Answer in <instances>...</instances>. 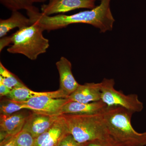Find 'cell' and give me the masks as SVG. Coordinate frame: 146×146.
I'll use <instances>...</instances> for the list:
<instances>
[{
  "label": "cell",
  "instance_id": "cell-15",
  "mask_svg": "<svg viewBox=\"0 0 146 146\" xmlns=\"http://www.w3.org/2000/svg\"><path fill=\"white\" fill-rule=\"evenodd\" d=\"M31 24L29 18L18 11H12L9 18L0 20V38L6 36L7 33L13 29L18 28L19 29Z\"/></svg>",
  "mask_w": 146,
  "mask_h": 146
},
{
  "label": "cell",
  "instance_id": "cell-12",
  "mask_svg": "<svg viewBox=\"0 0 146 146\" xmlns=\"http://www.w3.org/2000/svg\"><path fill=\"white\" fill-rule=\"evenodd\" d=\"M108 106L101 100L89 103L69 100L61 109V115H90L102 113Z\"/></svg>",
  "mask_w": 146,
  "mask_h": 146
},
{
  "label": "cell",
  "instance_id": "cell-8",
  "mask_svg": "<svg viewBox=\"0 0 146 146\" xmlns=\"http://www.w3.org/2000/svg\"><path fill=\"white\" fill-rule=\"evenodd\" d=\"M70 134L65 118L61 115L49 129L35 138L34 146H57Z\"/></svg>",
  "mask_w": 146,
  "mask_h": 146
},
{
  "label": "cell",
  "instance_id": "cell-9",
  "mask_svg": "<svg viewBox=\"0 0 146 146\" xmlns=\"http://www.w3.org/2000/svg\"><path fill=\"white\" fill-rule=\"evenodd\" d=\"M30 114L20 111L11 115L1 114V141L7 136H16L21 132Z\"/></svg>",
  "mask_w": 146,
  "mask_h": 146
},
{
  "label": "cell",
  "instance_id": "cell-5",
  "mask_svg": "<svg viewBox=\"0 0 146 146\" xmlns=\"http://www.w3.org/2000/svg\"><path fill=\"white\" fill-rule=\"evenodd\" d=\"M101 83V100L108 107L120 106L133 112H141L144 108L143 104L138 99V95H126L114 88L113 79L104 78Z\"/></svg>",
  "mask_w": 146,
  "mask_h": 146
},
{
  "label": "cell",
  "instance_id": "cell-24",
  "mask_svg": "<svg viewBox=\"0 0 146 146\" xmlns=\"http://www.w3.org/2000/svg\"><path fill=\"white\" fill-rule=\"evenodd\" d=\"M11 89L5 86L1 81H0V96L1 97H6L10 93Z\"/></svg>",
  "mask_w": 146,
  "mask_h": 146
},
{
  "label": "cell",
  "instance_id": "cell-4",
  "mask_svg": "<svg viewBox=\"0 0 146 146\" xmlns=\"http://www.w3.org/2000/svg\"><path fill=\"white\" fill-rule=\"evenodd\" d=\"M44 31L35 23L19 29L11 35L12 45L7 51L23 55L31 60H36L40 55L46 52L50 46L48 39L43 35Z\"/></svg>",
  "mask_w": 146,
  "mask_h": 146
},
{
  "label": "cell",
  "instance_id": "cell-19",
  "mask_svg": "<svg viewBox=\"0 0 146 146\" xmlns=\"http://www.w3.org/2000/svg\"><path fill=\"white\" fill-rule=\"evenodd\" d=\"M35 138L29 132L23 129L16 135L17 146H34Z\"/></svg>",
  "mask_w": 146,
  "mask_h": 146
},
{
  "label": "cell",
  "instance_id": "cell-2",
  "mask_svg": "<svg viewBox=\"0 0 146 146\" xmlns=\"http://www.w3.org/2000/svg\"><path fill=\"white\" fill-rule=\"evenodd\" d=\"M109 135L124 146H146V132H137L131 125L133 112L120 106L107 107L103 112Z\"/></svg>",
  "mask_w": 146,
  "mask_h": 146
},
{
  "label": "cell",
  "instance_id": "cell-10",
  "mask_svg": "<svg viewBox=\"0 0 146 146\" xmlns=\"http://www.w3.org/2000/svg\"><path fill=\"white\" fill-rule=\"evenodd\" d=\"M60 116H51L32 111L27 119L23 129L36 138L49 129Z\"/></svg>",
  "mask_w": 146,
  "mask_h": 146
},
{
  "label": "cell",
  "instance_id": "cell-17",
  "mask_svg": "<svg viewBox=\"0 0 146 146\" xmlns=\"http://www.w3.org/2000/svg\"><path fill=\"white\" fill-rule=\"evenodd\" d=\"M24 110H29L28 107L24 102L16 101L7 98V99L1 101V114L11 115Z\"/></svg>",
  "mask_w": 146,
  "mask_h": 146
},
{
  "label": "cell",
  "instance_id": "cell-7",
  "mask_svg": "<svg viewBox=\"0 0 146 146\" xmlns=\"http://www.w3.org/2000/svg\"><path fill=\"white\" fill-rule=\"evenodd\" d=\"M96 0H52L43 4L41 12L47 16L65 13L79 9H92L96 7Z\"/></svg>",
  "mask_w": 146,
  "mask_h": 146
},
{
  "label": "cell",
  "instance_id": "cell-25",
  "mask_svg": "<svg viewBox=\"0 0 146 146\" xmlns=\"http://www.w3.org/2000/svg\"><path fill=\"white\" fill-rule=\"evenodd\" d=\"M47 0H31L33 3H42L46 2Z\"/></svg>",
  "mask_w": 146,
  "mask_h": 146
},
{
  "label": "cell",
  "instance_id": "cell-26",
  "mask_svg": "<svg viewBox=\"0 0 146 146\" xmlns=\"http://www.w3.org/2000/svg\"><path fill=\"white\" fill-rule=\"evenodd\" d=\"M52 0H49V1H52Z\"/></svg>",
  "mask_w": 146,
  "mask_h": 146
},
{
  "label": "cell",
  "instance_id": "cell-22",
  "mask_svg": "<svg viewBox=\"0 0 146 146\" xmlns=\"http://www.w3.org/2000/svg\"><path fill=\"white\" fill-rule=\"evenodd\" d=\"M16 135L7 136L1 141L0 146H17L16 142Z\"/></svg>",
  "mask_w": 146,
  "mask_h": 146
},
{
  "label": "cell",
  "instance_id": "cell-27",
  "mask_svg": "<svg viewBox=\"0 0 146 146\" xmlns=\"http://www.w3.org/2000/svg\"></svg>",
  "mask_w": 146,
  "mask_h": 146
},
{
  "label": "cell",
  "instance_id": "cell-6",
  "mask_svg": "<svg viewBox=\"0 0 146 146\" xmlns=\"http://www.w3.org/2000/svg\"><path fill=\"white\" fill-rule=\"evenodd\" d=\"M70 100L68 98H54L47 96L35 97L24 102L29 110L51 116H60L63 106Z\"/></svg>",
  "mask_w": 146,
  "mask_h": 146
},
{
  "label": "cell",
  "instance_id": "cell-16",
  "mask_svg": "<svg viewBox=\"0 0 146 146\" xmlns=\"http://www.w3.org/2000/svg\"><path fill=\"white\" fill-rule=\"evenodd\" d=\"M0 81L11 90L17 86L25 85L18 77L11 73L0 62Z\"/></svg>",
  "mask_w": 146,
  "mask_h": 146
},
{
  "label": "cell",
  "instance_id": "cell-18",
  "mask_svg": "<svg viewBox=\"0 0 146 146\" xmlns=\"http://www.w3.org/2000/svg\"><path fill=\"white\" fill-rule=\"evenodd\" d=\"M0 2L11 11L22 9L27 11L34 7L31 0H0Z\"/></svg>",
  "mask_w": 146,
  "mask_h": 146
},
{
  "label": "cell",
  "instance_id": "cell-14",
  "mask_svg": "<svg viewBox=\"0 0 146 146\" xmlns=\"http://www.w3.org/2000/svg\"><path fill=\"white\" fill-rule=\"evenodd\" d=\"M47 96L54 98H68V96L63 91L58 89L51 92H36L29 89L25 85L17 86L11 91L6 97L9 99L17 102H26L35 97Z\"/></svg>",
  "mask_w": 146,
  "mask_h": 146
},
{
  "label": "cell",
  "instance_id": "cell-20",
  "mask_svg": "<svg viewBox=\"0 0 146 146\" xmlns=\"http://www.w3.org/2000/svg\"><path fill=\"white\" fill-rule=\"evenodd\" d=\"M84 146H124L115 141L112 137L97 139L84 144Z\"/></svg>",
  "mask_w": 146,
  "mask_h": 146
},
{
  "label": "cell",
  "instance_id": "cell-1",
  "mask_svg": "<svg viewBox=\"0 0 146 146\" xmlns=\"http://www.w3.org/2000/svg\"><path fill=\"white\" fill-rule=\"evenodd\" d=\"M111 0H101L100 5L89 10L71 15L58 14L47 16L36 7L27 11L31 23L38 24L43 30L48 32L66 27L71 24L83 23L91 25L105 33L113 29L115 21L110 8Z\"/></svg>",
  "mask_w": 146,
  "mask_h": 146
},
{
  "label": "cell",
  "instance_id": "cell-3",
  "mask_svg": "<svg viewBox=\"0 0 146 146\" xmlns=\"http://www.w3.org/2000/svg\"><path fill=\"white\" fill-rule=\"evenodd\" d=\"M103 112L90 115H62L66 121L69 133L77 142L83 144L110 137Z\"/></svg>",
  "mask_w": 146,
  "mask_h": 146
},
{
  "label": "cell",
  "instance_id": "cell-13",
  "mask_svg": "<svg viewBox=\"0 0 146 146\" xmlns=\"http://www.w3.org/2000/svg\"><path fill=\"white\" fill-rule=\"evenodd\" d=\"M101 83H86L79 85L76 89L68 97L71 101L89 103L101 100Z\"/></svg>",
  "mask_w": 146,
  "mask_h": 146
},
{
  "label": "cell",
  "instance_id": "cell-11",
  "mask_svg": "<svg viewBox=\"0 0 146 146\" xmlns=\"http://www.w3.org/2000/svg\"><path fill=\"white\" fill-rule=\"evenodd\" d=\"M59 75L60 88L69 96L78 87L79 84L76 80L72 72L70 61L64 56H61L56 63Z\"/></svg>",
  "mask_w": 146,
  "mask_h": 146
},
{
  "label": "cell",
  "instance_id": "cell-21",
  "mask_svg": "<svg viewBox=\"0 0 146 146\" xmlns=\"http://www.w3.org/2000/svg\"><path fill=\"white\" fill-rule=\"evenodd\" d=\"M57 146H84V144L77 142L70 134L65 136L59 142Z\"/></svg>",
  "mask_w": 146,
  "mask_h": 146
},
{
  "label": "cell",
  "instance_id": "cell-23",
  "mask_svg": "<svg viewBox=\"0 0 146 146\" xmlns=\"http://www.w3.org/2000/svg\"><path fill=\"white\" fill-rule=\"evenodd\" d=\"M12 44V36H5L1 38L0 39V52L2 51L5 47Z\"/></svg>",
  "mask_w": 146,
  "mask_h": 146
}]
</instances>
